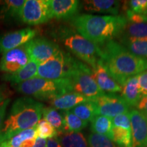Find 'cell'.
<instances>
[{
  "label": "cell",
  "instance_id": "obj_1",
  "mask_svg": "<svg viewBox=\"0 0 147 147\" xmlns=\"http://www.w3.org/2000/svg\"><path fill=\"white\" fill-rule=\"evenodd\" d=\"M99 47L100 60L121 87L129 78L147 71V59L132 54L118 42L110 40Z\"/></svg>",
  "mask_w": 147,
  "mask_h": 147
},
{
  "label": "cell",
  "instance_id": "obj_2",
  "mask_svg": "<svg viewBox=\"0 0 147 147\" xmlns=\"http://www.w3.org/2000/svg\"><path fill=\"white\" fill-rule=\"evenodd\" d=\"M127 23L124 16L93 14L76 16L71 21L78 34L98 47L119 37Z\"/></svg>",
  "mask_w": 147,
  "mask_h": 147
},
{
  "label": "cell",
  "instance_id": "obj_3",
  "mask_svg": "<svg viewBox=\"0 0 147 147\" xmlns=\"http://www.w3.org/2000/svg\"><path fill=\"white\" fill-rule=\"evenodd\" d=\"M45 106L31 97L16 99L12 104L0 132V144L24 130L34 127L41 119Z\"/></svg>",
  "mask_w": 147,
  "mask_h": 147
},
{
  "label": "cell",
  "instance_id": "obj_4",
  "mask_svg": "<svg viewBox=\"0 0 147 147\" xmlns=\"http://www.w3.org/2000/svg\"><path fill=\"white\" fill-rule=\"evenodd\" d=\"M51 36L92 69L94 68L100 59V47L84 38L74 28L58 27L52 31Z\"/></svg>",
  "mask_w": 147,
  "mask_h": 147
},
{
  "label": "cell",
  "instance_id": "obj_5",
  "mask_svg": "<svg viewBox=\"0 0 147 147\" xmlns=\"http://www.w3.org/2000/svg\"><path fill=\"white\" fill-rule=\"evenodd\" d=\"M15 89L24 95L34 97L38 100L48 102L72 92L68 78L53 80L38 76L16 84Z\"/></svg>",
  "mask_w": 147,
  "mask_h": 147
},
{
  "label": "cell",
  "instance_id": "obj_6",
  "mask_svg": "<svg viewBox=\"0 0 147 147\" xmlns=\"http://www.w3.org/2000/svg\"><path fill=\"white\" fill-rule=\"evenodd\" d=\"M78 60L70 53L61 50L53 57L39 64L36 76L53 80L68 78Z\"/></svg>",
  "mask_w": 147,
  "mask_h": 147
},
{
  "label": "cell",
  "instance_id": "obj_7",
  "mask_svg": "<svg viewBox=\"0 0 147 147\" xmlns=\"http://www.w3.org/2000/svg\"><path fill=\"white\" fill-rule=\"evenodd\" d=\"M68 79L71 91L89 99L96 98L106 93L97 84L91 67L80 60H78Z\"/></svg>",
  "mask_w": 147,
  "mask_h": 147
},
{
  "label": "cell",
  "instance_id": "obj_8",
  "mask_svg": "<svg viewBox=\"0 0 147 147\" xmlns=\"http://www.w3.org/2000/svg\"><path fill=\"white\" fill-rule=\"evenodd\" d=\"M52 18L48 0H25L21 12V21L23 23L39 25Z\"/></svg>",
  "mask_w": 147,
  "mask_h": 147
},
{
  "label": "cell",
  "instance_id": "obj_9",
  "mask_svg": "<svg viewBox=\"0 0 147 147\" xmlns=\"http://www.w3.org/2000/svg\"><path fill=\"white\" fill-rule=\"evenodd\" d=\"M95 104V115H102L113 119L121 114L128 113L129 106L121 96L113 93L106 94L91 99Z\"/></svg>",
  "mask_w": 147,
  "mask_h": 147
},
{
  "label": "cell",
  "instance_id": "obj_10",
  "mask_svg": "<svg viewBox=\"0 0 147 147\" xmlns=\"http://www.w3.org/2000/svg\"><path fill=\"white\" fill-rule=\"evenodd\" d=\"M25 45L31 59L39 64L50 59L61 50L56 42L45 38H35Z\"/></svg>",
  "mask_w": 147,
  "mask_h": 147
},
{
  "label": "cell",
  "instance_id": "obj_11",
  "mask_svg": "<svg viewBox=\"0 0 147 147\" xmlns=\"http://www.w3.org/2000/svg\"><path fill=\"white\" fill-rule=\"evenodd\" d=\"M25 45L3 53L0 59V71L13 74L25 67L30 61Z\"/></svg>",
  "mask_w": 147,
  "mask_h": 147
},
{
  "label": "cell",
  "instance_id": "obj_12",
  "mask_svg": "<svg viewBox=\"0 0 147 147\" xmlns=\"http://www.w3.org/2000/svg\"><path fill=\"white\" fill-rule=\"evenodd\" d=\"M38 34V29L30 27L7 33L0 36V53H3L25 45L35 38Z\"/></svg>",
  "mask_w": 147,
  "mask_h": 147
},
{
  "label": "cell",
  "instance_id": "obj_13",
  "mask_svg": "<svg viewBox=\"0 0 147 147\" xmlns=\"http://www.w3.org/2000/svg\"><path fill=\"white\" fill-rule=\"evenodd\" d=\"M131 121L132 147H147V115L138 109L129 112Z\"/></svg>",
  "mask_w": 147,
  "mask_h": 147
},
{
  "label": "cell",
  "instance_id": "obj_14",
  "mask_svg": "<svg viewBox=\"0 0 147 147\" xmlns=\"http://www.w3.org/2000/svg\"><path fill=\"white\" fill-rule=\"evenodd\" d=\"M53 18L72 19L77 16L81 3L78 0H48Z\"/></svg>",
  "mask_w": 147,
  "mask_h": 147
},
{
  "label": "cell",
  "instance_id": "obj_15",
  "mask_svg": "<svg viewBox=\"0 0 147 147\" xmlns=\"http://www.w3.org/2000/svg\"><path fill=\"white\" fill-rule=\"evenodd\" d=\"M92 69L95 82L102 91L115 93L122 91V87L112 78L100 59Z\"/></svg>",
  "mask_w": 147,
  "mask_h": 147
},
{
  "label": "cell",
  "instance_id": "obj_16",
  "mask_svg": "<svg viewBox=\"0 0 147 147\" xmlns=\"http://www.w3.org/2000/svg\"><path fill=\"white\" fill-rule=\"evenodd\" d=\"M84 10L91 12H100L118 15L120 2L115 0H87L81 3Z\"/></svg>",
  "mask_w": 147,
  "mask_h": 147
},
{
  "label": "cell",
  "instance_id": "obj_17",
  "mask_svg": "<svg viewBox=\"0 0 147 147\" xmlns=\"http://www.w3.org/2000/svg\"><path fill=\"white\" fill-rule=\"evenodd\" d=\"M39 63L30 59L25 67L13 74H4L2 80L10 82L12 84H18L27 81L37 76Z\"/></svg>",
  "mask_w": 147,
  "mask_h": 147
},
{
  "label": "cell",
  "instance_id": "obj_18",
  "mask_svg": "<svg viewBox=\"0 0 147 147\" xmlns=\"http://www.w3.org/2000/svg\"><path fill=\"white\" fill-rule=\"evenodd\" d=\"M121 97L129 107H136L142 96L138 84V75L131 77L122 87Z\"/></svg>",
  "mask_w": 147,
  "mask_h": 147
},
{
  "label": "cell",
  "instance_id": "obj_19",
  "mask_svg": "<svg viewBox=\"0 0 147 147\" xmlns=\"http://www.w3.org/2000/svg\"><path fill=\"white\" fill-rule=\"evenodd\" d=\"M90 100L91 99L84 97L78 93L70 92L52 100L49 103L51 105V107L55 109L66 111V110H70L78 104Z\"/></svg>",
  "mask_w": 147,
  "mask_h": 147
},
{
  "label": "cell",
  "instance_id": "obj_20",
  "mask_svg": "<svg viewBox=\"0 0 147 147\" xmlns=\"http://www.w3.org/2000/svg\"><path fill=\"white\" fill-rule=\"evenodd\" d=\"M25 0H5L2 1L1 18L4 21H21L22 8Z\"/></svg>",
  "mask_w": 147,
  "mask_h": 147
},
{
  "label": "cell",
  "instance_id": "obj_21",
  "mask_svg": "<svg viewBox=\"0 0 147 147\" xmlns=\"http://www.w3.org/2000/svg\"><path fill=\"white\" fill-rule=\"evenodd\" d=\"M63 147H89L88 142L81 132H59L57 136Z\"/></svg>",
  "mask_w": 147,
  "mask_h": 147
},
{
  "label": "cell",
  "instance_id": "obj_22",
  "mask_svg": "<svg viewBox=\"0 0 147 147\" xmlns=\"http://www.w3.org/2000/svg\"><path fill=\"white\" fill-rule=\"evenodd\" d=\"M119 39L147 40V23H132L127 22L119 36Z\"/></svg>",
  "mask_w": 147,
  "mask_h": 147
},
{
  "label": "cell",
  "instance_id": "obj_23",
  "mask_svg": "<svg viewBox=\"0 0 147 147\" xmlns=\"http://www.w3.org/2000/svg\"><path fill=\"white\" fill-rule=\"evenodd\" d=\"M112 119L102 115H96L91 121V130L93 133L106 136L112 140L113 129Z\"/></svg>",
  "mask_w": 147,
  "mask_h": 147
},
{
  "label": "cell",
  "instance_id": "obj_24",
  "mask_svg": "<svg viewBox=\"0 0 147 147\" xmlns=\"http://www.w3.org/2000/svg\"><path fill=\"white\" fill-rule=\"evenodd\" d=\"M119 42L132 54L147 59V40L119 39Z\"/></svg>",
  "mask_w": 147,
  "mask_h": 147
},
{
  "label": "cell",
  "instance_id": "obj_25",
  "mask_svg": "<svg viewBox=\"0 0 147 147\" xmlns=\"http://www.w3.org/2000/svg\"><path fill=\"white\" fill-rule=\"evenodd\" d=\"M44 119L49 122L59 132L65 131V121L63 115L53 107H45L42 112Z\"/></svg>",
  "mask_w": 147,
  "mask_h": 147
},
{
  "label": "cell",
  "instance_id": "obj_26",
  "mask_svg": "<svg viewBox=\"0 0 147 147\" xmlns=\"http://www.w3.org/2000/svg\"><path fill=\"white\" fill-rule=\"evenodd\" d=\"M70 111L72 112L75 115H76L82 121L87 123L91 121L96 116L95 104L91 99L75 106L74 108L70 110Z\"/></svg>",
  "mask_w": 147,
  "mask_h": 147
},
{
  "label": "cell",
  "instance_id": "obj_27",
  "mask_svg": "<svg viewBox=\"0 0 147 147\" xmlns=\"http://www.w3.org/2000/svg\"><path fill=\"white\" fill-rule=\"evenodd\" d=\"M63 116L65 121V131L80 132L88 125L87 122L82 121L70 110L64 111Z\"/></svg>",
  "mask_w": 147,
  "mask_h": 147
},
{
  "label": "cell",
  "instance_id": "obj_28",
  "mask_svg": "<svg viewBox=\"0 0 147 147\" xmlns=\"http://www.w3.org/2000/svg\"><path fill=\"white\" fill-rule=\"evenodd\" d=\"M36 127L24 130L16 135L13 136L0 144V147H20L22 142L27 139L36 138Z\"/></svg>",
  "mask_w": 147,
  "mask_h": 147
},
{
  "label": "cell",
  "instance_id": "obj_29",
  "mask_svg": "<svg viewBox=\"0 0 147 147\" xmlns=\"http://www.w3.org/2000/svg\"><path fill=\"white\" fill-rule=\"evenodd\" d=\"M112 140L121 147H132L131 130L113 127L112 129Z\"/></svg>",
  "mask_w": 147,
  "mask_h": 147
},
{
  "label": "cell",
  "instance_id": "obj_30",
  "mask_svg": "<svg viewBox=\"0 0 147 147\" xmlns=\"http://www.w3.org/2000/svg\"><path fill=\"white\" fill-rule=\"evenodd\" d=\"M36 133L37 137L46 140L57 137V131L44 119H40L36 124Z\"/></svg>",
  "mask_w": 147,
  "mask_h": 147
},
{
  "label": "cell",
  "instance_id": "obj_31",
  "mask_svg": "<svg viewBox=\"0 0 147 147\" xmlns=\"http://www.w3.org/2000/svg\"><path fill=\"white\" fill-rule=\"evenodd\" d=\"M88 144L89 147H121L106 136L95 133L89 136Z\"/></svg>",
  "mask_w": 147,
  "mask_h": 147
},
{
  "label": "cell",
  "instance_id": "obj_32",
  "mask_svg": "<svg viewBox=\"0 0 147 147\" xmlns=\"http://www.w3.org/2000/svg\"><path fill=\"white\" fill-rule=\"evenodd\" d=\"M112 121H113V127H118L131 130V121H130L129 113L116 116L115 117L112 119Z\"/></svg>",
  "mask_w": 147,
  "mask_h": 147
},
{
  "label": "cell",
  "instance_id": "obj_33",
  "mask_svg": "<svg viewBox=\"0 0 147 147\" xmlns=\"http://www.w3.org/2000/svg\"><path fill=\"white\" fill-rule=\"evenodd\" d=\"M129 5L130 10L147 15V0H131L129 1Z\"/></svg>",
  "mask_w": 147,
  "mask_h": 147
},
{
  "label": "cell",
  "instance_id": "obj_34",
  "mask_svg": "<svg viewBox=\"0 0 147 147\" xmlns=\"http://www.w3.org/2000/svg\"><path fill=\"white\" fill-rule=\"evenodd\" d=\"M127 21L132 23H147V15L136 13L133 11L127 10L126 12Z\"/></svg>",
  "mask_w": 147,
  "mask_h": 147
},
{
  "label": "cell",
  "instance_id": "obj_35",
  "mask_svg": "<svg viewBox=\"0 0 147 147\" xmlns=\"http://www.w3.org/2000/svg\"><path fill=\"white\" fill-rule=\"evenodd\" d=\"M138 84L141 96L147 95V71L138 75Z\"/></svg>",
  "mask_w": 147,
  "mask_h": 147
},
{
  "label": "cell",
  "instance_id": "obj_36",
  "mask_svg": "<svg viewBox=\"0 0 147 147\" xmlns=\"http://www.w3.org/2000/svg\"><path fill=\"white\" fill-rule=\"evenodd\" d=\"M10 99L6 98L5 100L0 102V132L2 129L3 122L5 121V116L6 113V110L10 103Z\"/></svg>",
  "mask_w": 147,
  "mask_h": 147
},
{
  "label": "cell",
  "instance_id": "obj_37",
  "mask_svg": "<svg viewBox=\"0 0 147 147\" xmlns=\"http://www.w3.org/2000/svg\"><path fill=\"white\" fill-rule=\"evenodd\" d=\"M137 109L147 115V95L142 97L136 106Z\"/></svg>",
  "mask_w": 147,
  "mask_h": 147
},
{
  "label": "cell",
  "instance_id": "obj_38",
  "mask_svg": "<svg viewBox=\"0 0 147 147\" xmlns=\"http://www.w3.org/2000/svg\"><path fill=\"white\" fill-rule=\"evenodd\" d=\"M47 147H63L57 137L52 138L47 140Z\"/></svg>",
  "mask_w": 147,
  "mask_h": 147
},
{
  "label": "cell",
  "instance_id": "obj_39",
  "mask_svg": "<svg viewBox=\"0 0 147 147\" xmlns=\"http://www.w3.org/2000/svg\"><path fill=\"white\" fill-rule=\"evenodd\" d=\"M47 140L46 139L41 138L37 137L36 142L33 147H47Z\"/></svg>",
  "mask_w": 147,
  "mask_h": 147
},
{
  "label": "cell",
  "instance_id": "obj_40",
  "mask_svg": "<svg viewBox=\"0 0 147 147\" xmlns=\"http://www.w3.org/2000/svg\"><path fill=\"white\" fill-rule=\"evenodd\" d=\"M37 138V137H36ZM36 138H34L27 139L24 140L20 147H33L36 142Z\"/></svg>",
  "mask_w": 147,
  "mask_h": 147
},
{
  "label": "cell",
  "instance_id": "obj_41",
  "mask_svg": "<svg viewBox=\"0 0 147 147\" xmlns=\"http://www.w3.org/2000/svg\"><path fill=\"white\" fill-rule=\"evenodd\" d=\"M6 98V95H5V93L2 91V90H1V91H0V102H1Z\"/></svg>",
  "mask_w": 147,
  "mask_h": 147
},
{
  "label": "cell",
  "instance_id": "obj_42",
  "mask_svg": "<svg viewBox=\"0 0 147 147\" xmlns=\"http://www.w3.org/2000/svg\"><path fill=\"white\" fill-rule=\"evenodd\" d=\"M1 88H0V91H1Z\"/></svg>",
  "mask_w": 147,
  "mask_h": 147
}]
</instances>
